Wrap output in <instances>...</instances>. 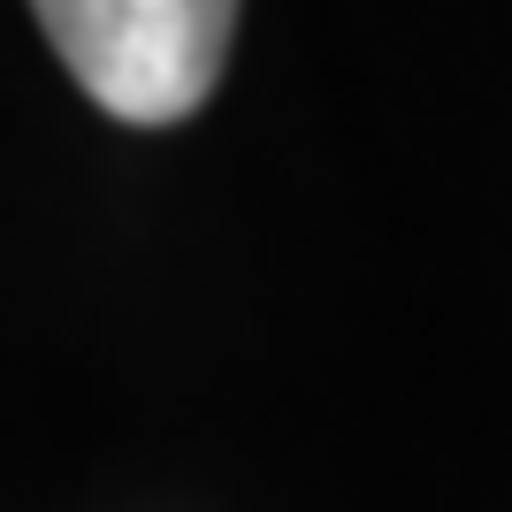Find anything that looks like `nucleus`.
<instances>
[{
    "instance_id": "obj_1",
    "label": "nucleus",
    "mask_w": 512,
    "mask_h": 512,
    "mask_svg": "<svg viewBox=\"0 0 512 512\" xmlns=\"http://www.w3.org/2000/svg\"><path fill=\"white\" fill-rule=\"evenodd\" d=\"M31 16L115 123H184L222 85L237 0H31Z\"/></svg>"
}]
</instances>
